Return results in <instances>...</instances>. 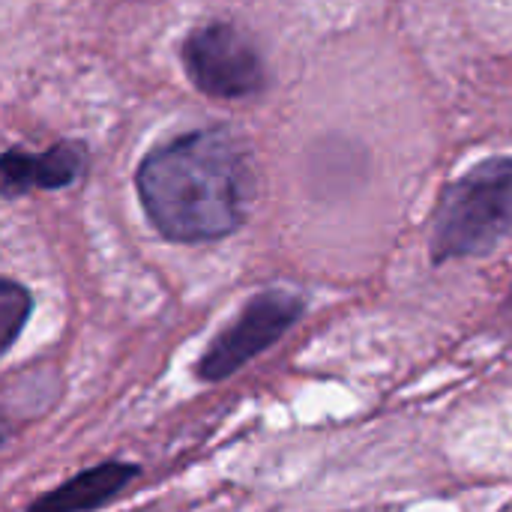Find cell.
<instances>
[{"instance_id":"1","label":"cell","mask_w":512,"mask_h":512,"mask_svg":"<svg viewBox=\"0 0 512 512\" xmlns=\"http://www.w3.org/2000/svg\"><path fill=\"white\" fill-rule=\"evenodd\" d=\"M135 183L147 219L174 243H210L234 234L255 195L246 153L216 129L150 150Z\"/></svg>"},{"instance_id":"2","label":"cell","mask_w":512,"mask_h":512,"mask_svg":"<svg viewBox=\"0 0 512 512\" xmlns=\"http://www.w3.org/2000/svg\"><path fill=\"white\" fill-rule=\"evenodd\" d=\"M512 234V159H489L459 177L432 222V261L489 255Z\"/></svg>"},{"instance_id":"3","label":"cell","mask_w":512,"mask_h":512,"mask_svg":"<svg viewBox=\"0 0 512 512\" xmlns=\"http://www.w3.org/2000/svg\"><path fill=\"white\" fill-rule=\"evenodd\" d=\"M306 312V300L285 288H270L240 309V315L210 339L204 348L195 375L204 384H219L249 366L258 354L273 348Z\"/></svg>"},{"instance_id":"4","label":"cell","mask_w":512,"mask_h":512,"mask_svg":"<svg viewBox=\"0 0 512 512\" xmlns=\"http://www.w3.org/2000/svg\"><path fill=\"white\" fill-rule=\"evenodd\" d=\"M183 63L192 84L219 99L255 96L267 84L264 60L255 45L231 24H207L183 45Z\"/></svg>"},{"instance_id":"5","label":"cell","mask_w":512,"mask_h":512,"mask_svg":"<svg viewBox=\"0 0 512 512\" xmlns=\"http://www.w3.org/2000/svg\"><path fill=\"white\" fill-rule=\"evenodd\" d=\"M141 477V465L108 459L102 465L84 468L75 477L63 480L51 492L39 495L24 512H96L120 498Z\"/></svg>"},{"instance_id":"6","label":"cell","mask_w":512,"mask_h":512,"mask_svg":"<svg viewBox=\"0 0 512 512\" xmlns=\"http://www.w3.org/2000/svg\"><path fill=\"white\" fill-rule=\"evenodd\" d=\"M87 165V150L75 141L54 144L45 153L6 150L0 162L3 195L15 198L30 189H63L78 180Z\"/></svg>"},{"instance_id":"7","label":"cell","mask_w":512,"mask_h":512,"mask_svg":"<svg viewBox=\"0 0 512 512\" xmlns=\"http://www.w3.org/2000/svg\"><path fill=\"white\" fill-rule=\"evenodd\" d=\"M30 312H33V294L15 279H3L0 282V354L3 357L15 348L18 336L30 321Z\"/></svg>"},{"instance_id":"8","label":"cell","mask_w":512,"mask_h":512,"mask_svg":"<svg viewBox=\"0 0 512 512\" xmlns=\"http://www.w3.org/2000/svg\"><path fill=\"white\" fill-rule=\"evenodd\" d=\"M507 312L512 315V288H510V297H507Z\"/></svg>"}]
</instances>
